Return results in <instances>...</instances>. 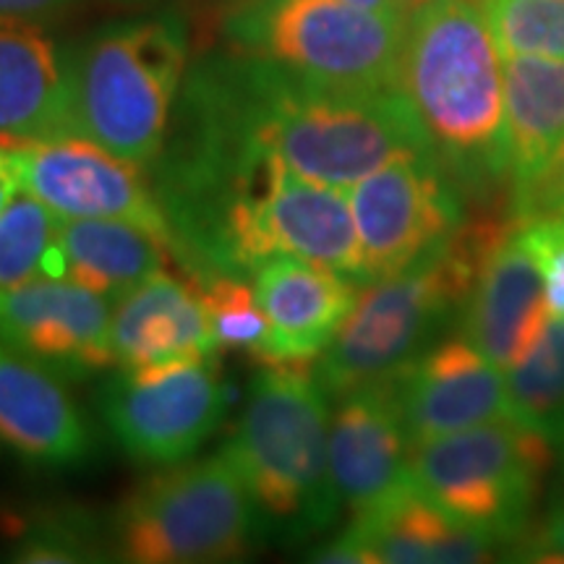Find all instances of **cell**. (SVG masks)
Masks as SVG:
<instances>
[{"label": "cell", "mask_w": 564, "mask_h": 564, "mask_svg": "<svg viewBox=\"0 0 564 564\" xmlns=\"http://www.w3.org/2000/svg\"><path fill=\"white\" fill-rule=\"evenodd\" d=\"M518 238L539 272L549 314L564 319V215L518 220Z\"/></svg>", "instance_id": "obj_29"}, {"label": "cell", "mask_w": 564, "mask_h": 564, "mask_svg": "<svg viewBox=\"0 0 564 564\" xmlns=\"http://www.w3.org/2000/svg\"><path fill=\"white\" fill-rule=\"evenodd\" d=\"M541 215H564V147L539 183L531 188V194L512 212L514 220H528V217Z\"/></svg>", "instance_id": "obj_30"}, {"label": "cell", "mask_w": 564, "mask_h": 564, "mask_svg": "<svg viewBox=\"0 0 564 564\" xmlns=\"http://www.w3.org/2000/svg\"><path fill=\"white\" fill-rule=\"evenodd\" d=\"M502 55L564 58V0H478Z\"/></svg>", "instance_id": "obj_28"}, {"label": "cell", "mask_w": 564, "mask_h": 564, "mask_svg": "<svg viewBox=\"0 0 564 564\" xmlns=\"http://www.w3.org/2000/svg\"><path fill=\"white\" fill-rule=\"evenodd\" d=\"M70 0H0V19L45 21L68 9Z\"/></svg>", "instance_id": "obj_32"}, {"label": "cell", "mask_w": 564, "mask_h": 564, "mask_svg": "<svg viewBox=\"0 0 564 564\" xmlns=\"http://www.w3.org/2000/svg\"><path fill=\"white\" fill-rule=\"evenodd\" d=\"M21 188V165L17 141H0V212L17 199Z\"/></svg>", "instance_id": "obj_33"}, {"label": "cell", "mask_w": 564, "mask_h": 564, "mask_svg": "<svg viewBox=\"0 0 564 564\" xmlns=\"http://www.w3.org/2000/svg\"><path fill=\"white\" fill-rule=\"evenodd\" d=\"M110 352L118 369H150L217 356L199 285L160 270L112 303Z\"/></svg>", "instance_id": "obj_17"}, {"label": "cell", "mask_w": 564, "mask_h": 564, "mask_svg": "<svg viewBox=\"0 0 564 564\" xmlns=\"http://www.w3.org/2000/svg\"><path fill=\"white\" fill-rule=\"evenodd\" d=\"M188 68V32L173 13L105 26L68 55L70 126L150 171L165 144Z\"/></svg>", "instance_id": "obj_6"}, {"label": "cell", "mask_w": 564, "mask_h": 564, "mask_svg": "<svg viewBox=\"0 0 564 564\" xmlns=\"http://www.w3.org/2000/svg\"><path fill=\"white\" fill-rule=\"evenodd\" d=\"M9 554L21 564L110 562V525L82 507L40 510L17 528Z\"/></svg>", "instance_id": "obj_25"}, {"label": "cell", "mask_w": 564, "mask_h": 564, "mask_svg": "<svg viewBox=\"0 0 564 564\" xmlns=\"http://www.w3.org/2000/svg\"><path fill=\"white\" fill-rule=\"evenodd\" d=\"M105 432L133 463L165 468L192 460L217 432L228 394L215 358L118 369L95 392Z\"/></svg>", "instance_id": "obj_10"}, {"label": "cell", "mask_w": 564, "mask_h": 564, "mask_svg": "<svg viewBox=\"0 0 564 564\" xmlns=\"http://www.w3.org/2000/svg\"><path fill=\"white\" fill-rule=\"evenodd\" d=\"M95 423L66 379L0 343V455L53 474L97 460Z\"/></svg>", "instance_id": "obj_14"}, {"label": "cell", "mask_w": 564, "mask_h": 564, "mask_svg": "<svg viewBox=\"0 0 564 564\" xmlns=\"http://www.w3.org/2000/svg\"><path fill=\"white\" fill-rule=\"evenodd\" d=\"M171 131L343 192L403 154L434 152L400 89L322 87L236 51L192 70Z\"/></svg>", "instance_id": "obj_1"}, {"label": "cell", "mask_w": 564, "mask_h": 564, "mask_svg": "<svg viewBox=\"0 0 564 564\" xmlns=\"http://www.w3.org/2000/svg\"><path fill=\"white\" fill-rule=\"evenodd\" d=\"M514 554H520V560L533 562H564V489L549 507L541 531L528 535L525 544L520 539V544H514Z\"/></svg>", "instance_id": "obj_31"}, {"label": "cell", "mask_w": 564, "mask_h": 564, "mask_svg": "<svg viewBox=\"0 0 564 564\" xmlns=\"http://www.w3.org/2000/svg\"><path fill=\"white\" fill-rule=\"evenodd\" d=\"M552 457V444L502 419L415 444L408 476L449 518L502 546L525 535Z\"/></svg>", "instance_id": "obj_9"}, {"label": "cell", "mask_w": 564, "mask_h": 564, "mask_svg": "<svg viewBox=\"0 0 564 564\" xmlns=\"http://www.w3.org/2000/svg\"><path fill=\"white\" fill-rule=\"evenodd\" d=\"M58 228L61 217L26 192L0 212V291L45 274Z\"/></svg>", "instance_id": "obj_27"}, {"label": "cell", "mask_w": 564, "mask_h": 564, "mask_svg": "<svg viewBox=\"0 0 564 564\" xmlns=\"http://www.w3.org/2000/svg\"><path fill=\"white\" fill-rule=\"evenodd\" d=\"M405 17L340 0H241L225 21L232 51L335 89H398Z\"/></svg>", "instance_id": "obj_8"}, {"label": "cell", "mask_w": 564, "mask_h": 564, "mask_svg": "<svg viewBox=\"0 0 564 564\" xmlns=\"http://www.w3.org/2000/svg\"><path fill=\"white\" fill-rule=\"evenodd\" d=\"M514 217H468L432 257L366 282L322 356L314 377L337 400L361 387L390 382L460 322L486 253Z\"/></svg>", "instance_id": "obj_5"}, {"label": "cell", "mask_w": 564, "mask_h": 564, "mask_svg": "<svg viewBox=\"0 0 564 564\" xmlns=\"http://www.w3.org/2000/svg\"><path fill=\"white\" fill-rule=\"evenodd\" d=\"M74 137L68 55L37 21L0 19V141Z\"/></svg>", "instance_id": "obj_20"}, {"label": "cell", "mask_w": 564, "mask_h": 564, "mask_svg": "<svg viewBox=\"0 0 564 564\" xmlns=\"http://www.w3.org/2000/svg\"><path fill=\"white\" fill-rule=\"evenodd\" d=\"M251 288L272 329L270 364L316 361L361 291L348 274L293 257L259 267Z\"/></svg>", "instance_id": "obj_18"}, {"label": "cell", "mask_w": 564, "mask_h": 564, "mask_svg": "<svg viewBox=\"0 0 564 564\" xmlns=\"http://www.w3.org/2000/svg\"><path fill=\"white\" fill-rule=\"evenodd\" d=\"M507 413L564 449V319H546L531 348L505 369Z\"/></svg>", "instance_id": "obj_24"}, {"label": "cell", "mask_w": 564, "mask_h": 564, "mask_svg": "<svg viewBox=\"0 0 564 564\" xmlns=\"http://www.w3.org/2000/svg\"><path fill=\"white\" fill-rule=\"evenodd\" d=\"M405 3V9L411 11V9H415V6H421V3H426V0H403Z\"/></svg>", "instance_id": "obj_35"}, {"label": "cell", "mask_w": 564, "mask_h": 564, "mask_svg": "<svg viewBox=\"0 0 564 564\" xmlns=\"http://www.w3.org/2000/svg\"><path fill=\"white\" fill-rule=\"evenodd\" d=\"M411 447L510 419L505 373L465 337H447L392 377Z\"/></svg>", "instance_id": "obj_15"}, {"label": "cell", "mask_w": 564, "mask_h": 564, "mask_svg": "<svg viewBox=\"0 0 564 564\" xmlns=\"http://www.w3.org/2000/svg\"><path fill=\"white\" fill-rule=\"evenodd\" d=\"M173 259L194 280H251L280 257L337 270L364 285L361 251L343 188L267 158L162 147L147 171Z\"/></svg>", "instance_id": "obj_2"}, {"label": "cell", "mask_w": 564, "mask_h": 564, "mask_svg": "<svg viewBox=\"0 0 564 564\" xmlns=\"http://www.w3.org/2000/svg\"><path fill=\"white\" fill-rule=\"evenodd\" d=\"M398 89L468 204L507 196L505 70L478 0L408 11Z\"/></svg>", "instance_id": "obj_3"}, {"label": "cell", "mask_w": 564, "mask_h": 564, "mask_svg": "<svg viewBox=\"0 0 564 564\" xmlns=\"http://www.w3.org/2000/svg\"><path fill=\"white\" fill-rule=\"evenodd\" d=\"M348 525L361 539L369 564H474L491 560L497 549L440 510L411 478Z\"/></svg>", "instance_id": "obj_22"}, {"label": "cell", "mask_w": 564, "mask_h": 564, "mask_svg": "<svg viewBox=\"0 0 564 564\" xmlns=\"http://www.w3.org/2000/svg\"><path fill=\"white\" fill-rule=\"evenodd\" d=\"M21 188L61 220H126L167 241L150 175L82 137L19 141Z\"/></svg>", "instance_id": "obj_12"}, {"label": "cell", "mask_w": 564, "mask_h": 564, "mask_svg": "<svg viewBox=\"0 0 564 564\" xmlns=\"http://www.w3.org/2000/svg\"><path fill=\"white\" fill-rule=\"evenodd\" d=\"M408 460L411 440L392 379L337 398L329 415V468L350 518L371 512L408 484Z\"/></svg>", "instance_id": "obj_16"}, {"label": "cell", "mask_w": 564, "mask_h": 564, "mask_svg": "<svg viewBox=\"0 0 564 564\" xmlns=\"http://www.w3.org/2000/svg\"><path fill=\"white\" fill-rule=\"evenodd\" d=\"M329 394L308 364H270L223 453L241 476L262 535L299 544L335 525L343 505L329 468Z\"/></svg>", "instance_id": "obj_4"}, {"label": "cell", "mask_w": 564, "mask_h": 564, "mask_svg": "<svg viewBox=\"0 0 564 564\" xmlns=\"http://www.w3.org/2000/svg\"><path fill=\"white\" fill-rule=\"evenodd\" d=\"M171 257L165 238L133 223L61 220L45 278L70 280L116 303L150 274L167 270Z\"/></svg>", "instance_id": "obj_23"}, {"label": "cell", "mask_w": 564, "mask_h": 564, "mask_svg": "<svg viewBox=\"0 0 564 564\" xmlns=\"http://www.w3.org/2000/svg\"><path fill=\"white\" fill-rule=\"evenodd\" d=\"M112 303L63 278H34L0 291V343L82 382L112 366Z\"/></svg>", "instance_id": "obj_13"}, {"label": "cell", "mask_w": 564, "mask_h": 564, "mask_svg": "<svg viewBox=\"0 0 564 564\" xmlns=\"http://www.w3.org/2000/svg\"><path fill=\"white\" fill-rule=\"evenodd\" d=\"M502 70L512 215L564 147V58L505 55Z\"/></svg>", "instance_id": "obj_21"}, {"label": "cell", "mask_w": 564, "mask_h": 564, "mask_svg": "<svg viewBox=\"0 0 564 564\" xmlns=\"http://www.w3.org/2000/svg\"><path fill=\"white\" fill-rule=\"evenodd\" d=\"M340 3L373 13H392V17H405L408 13L403 0H340Z\"/></svg>", "instance_id": "obj_34"}, {"label": "cell", "mask_w": 564, "mask_h": 564, "mask_svg": "<svg viewBox=\"0 0 564 564\" xmlns=\"http://www.w3.org/2000/svg\"><path fill=\"white\" fill-rule=\"evenodd\" d=\"M364 285L444 249L468 223V199L434 152L387 162L345 188Z\"/></svg>", "instance_id": "obj_11"}, {"label": "cell", "mask_w": 564, "mask_h": 564, "mask_svg": "<svg viewBox=\"0 0 564 564\" xmlns=\"http://www.w3.org/2000/svg\"><path fill=\"white\" fill-rule=\"evenodd\" d=\"M108 525L112 560L131 564L236 562L264 539L249 491L223 449L147 476Z\"/></svg>", "instance_id": "obj_7"}, {"label": "cell", "mask_w": 564, "mask_h": 564, "mask_svg": "<svg viewBox=\"0 0 564 564\" xmlns=\"http://www.w3.org/2000/svg\"><path fill=\"white\" fill-rule=\"evenodd\" d=\"M199 285L204 312L217 352H246L259 366L272 361V329L249 280L212 278L194 280Z\"/></svg>", "instance_id": "obj_26"}, {"label": "cell", "mask_w": 564, "mask_h": 564, "mask_svg": "<svg viewBox=\"0 0 564 564\" xmlns=\"http://www.w3.org/2000/svg\"><path fill=\"white\" fill-rule=\"evenodd\" d=\"M549 319L541 278L512 220L486 253L460 314L463 337L499 369H510Z\"/></svg>", "instance_id": "obj_19"}]
</instances>
